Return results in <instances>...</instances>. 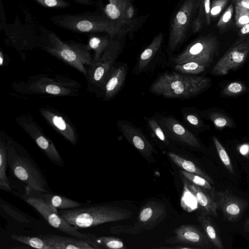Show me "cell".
<instances>
[{"label":"cell","mask_w":249,"mask_h":249,"mask_svg":"<svg viewBox=\"0 0 249 249\" xmlns=\"http://www.w3.org/2000/svg\"><path fill=\"white\" fill-rule=\"evenodd\" d=\"M38 48L82 73L87 74V67L93 57L86 44L74 41H64L54 32L40 26Z\"/></svg>","instance_id":"6da1fadb"},{"label":"cell","mask_w":249,"mask_h":249,"mask_svg":"<svg viewBox=\"0 0 249 249\" xmlns=\"http://www.w3.org/2000/svg\"><path fill=\"white\" fill-rule=\"evenodd\" d=\"M210 83L207 77L166 71L152 83L149 91L164 98L184 100L200 94Z\"/></svg>","instance_id":"7a4b0ae2"},{"label":"cell","mask_w":249,"mask_h":249,"mask_svg":"<svg viewBox=\"0 0 249 249\" xmlns=\"http://www.w3.org/2000/svg\"><path fill=\"white\" fill-rule=\"evenodd\" d=\"M12 87L16 92L24 95L78 96L82 85L66 76L52 77L41 73L31 76L25 81H15Z\"/></svg>","instance_id":"3957f363"},{"label":"cell","mask_w":249,"mask_h":249,"mask_svg":"<svg viewBox=\"0 0 249 249\" xmlns=\"http://www.w3.org/2000/svg\"><path fill=\"white\" fill-rule=\"evenodd\" d=\"M59 215L76 229L87 228L131 217V211L108 205L95 204L59 210Z\"/></svg>","instance_id":"277c9868"},{"label":"cell","mask_w":249,"mask_h":249,"mask_svg":"<svg viewBox=\"0 0 249 249\" xmlns=\"http://www.w3.org/2000/svg\"><path fill=\"white\" fill-rule=\"evenodd\" d=\"M12 139L8 153V166L16 178L24 183L26 192L49 193L47 179L28 153Z\"/></svg>","instance_id":"5b68a950"},{"label":"cell","mask_w":249,"mask_h":249,"mask_svg":"<svg viewBox=\"0 0 249 249\" xmlns=\"http://www.w3.org/2000/svg\"><path fill=\"white\" fill-rule=\"evenodd\" d=\"M54 25L74 33H89L106 32L112 39L119 36L117 24L103 14L84 12L79 14H63L50 18Z\"/></svg>","instance_id":"8992f818"},{"label":"cell","mask_w":249,"mask_h":249,"mask_svg":"<svg viewBox=\"0 0 249 249\" xmlns=\"http://www.w3.org/2000/svg\"><path fill=\"white\" fill-rule=\"evenodd\" d=\"M122 46L119 40L112 38L98 60L91 62L87 67L85 76L87 90L96 94L106 81L110 70L119 56Z\"/></svg>","instance_id":"52a82bcc"},{"label":"cell","mask_w":249,"mask_h":249,"mask_svg":"<svg viewBox=\"0 0 249 249\" xmlns=\"http://www.w3.org/2000/svg\"><path fill=\"white\" fill-rule=\"evenodd\" d=\"M166 214L164 204L150 201L142 206L133 224L113 227L110 228V231L114 234H137L155 228L164 219Z\"/></svg>","instance_id":"ba28073f"},{"label":"cell","mask_w":249,"mask_h":249,"mask_svg":"<svg viewBox=\"0 0 249 249\" xmlns=\"http://www.w3.org/2000/svg\"><path fill=\"white\" fill-rule=\"evenodd\" d=\"M198 0H185L175 14L170 25L167 50L175 51L184 41L197 14Z\"/></svg>","instance_id":"9c48e42d"},{"label":"cell","mask_w":249,"mask_h":249,"mask_svg":"<svg viewBox=\"0 0 249 249\" xmlns=\"http://www.w3.org/2000/svg\"><path fill=\"white\" fill-rule=\"evenodd\" d=\"M218 41L212 35L202 36L189 44L171 59L174 65L195 62L207 66L212 61L218 49Z\"/></svg>","instance_id":"30bf717a"},{"label":"cell","mask_w":249,"mask_h":249,"mask_svg":"<svg viewBox=\"0 0 249 249\" xmlns=\"http://www.w3.org/2000/svg\"><path fill=\"white\" fill-rule=\"evenodd\" d=\"M23 198L39 212L52 227L71 236L88 241L95 249L90 241L92 234L79 232L59 215L57 209L51 207L41 197L36 195L34 196L27 193Z\"/></svg>","instance_id":"8fae6325"},{"label":"cell","mask_w":249,"mask_h":249,"mask_svg":"<svg viewBox=\"0 0 249 249\" xmlns=\"http://www.w3.org/2000/svg\"><path fill=\"white\" fill-rule=\"evenodd\" d=\"M16 121L53 163L63 166V160L54 143L45 135L42 128L30 114L19 115L16 118Z\"/></svg>","instance_id":"7c38bea8"},{"label":"cell","mask_w":249,"mask_h":249,"mask_svg":"<svg viewBox=\"0 0 249 249\" xmlns=\"http://www.w3.org/2000/svg\"><path fill=\"white\" fill-rule=\"evenodd\" d=\"M36 28L29 25L23 26L16 22L12 25L4 26L3 30L7 40L6 44L19 53L38 48L40 27L35 30Z\"/></svg>","instance_id":"4fadbf2b"},{"label":"cell","mask_w":249,"mask_h":249,"mask_svg":"<svg viewBox=\"0 0 249 249\" xmlns=\"http://www.w3.org/2000/svg\"><path fill=\"white\" fill-rule=\"evenodd\" d=\"M249 54V38L236 42L217 61L212 72L215 75H224L241 65Z\"/></svg>","instance_id":"5bb4252c"},{"label":"cell","mask_w":249,"mask_h":249,"mask_svg":"<svg viewBox=\"0 0 249 249\" xmlns=\"http://www.w3.org/2000/svg\"><path fill=\"white\" fill-rule=\"evenodd\" d=\"M167 137L184 145L200 148L201 144L195 135L176 118L171 115H154Z\"/></svg>","instance_id":"9a60e30c"},{"label":"cell","mask_w":249,"mask_h":249,"mask_svg":"<svg viewBox=\"0 0 249 249\" xmlns=\"http://www.w3.org/2000/svg\"><path fill=\"white\" fill-rule=\"evenodd\" d=\"M39 111L55 131L72 144H76L78 141L77 130L66 115L49 107H40Z\"/></svg>","instance_id":"2e32d148"},{"label":"cell","mask_w":249,"mask_h":249,"mask_svg":"<svg viewBox=\"0 0 249 249\" xmlns=\"http://www.w3.org/2000/svg\"><path fill=\"white\" fill-rule=\"evenodd\" d=\"M215 201L217 209L222 213L225 219L231 222L239 218L249 204L247 201L235 196L229 190L215 191Z\"/></svg>","instance_id":"e0dca14e"},{"label":"cell","mask_w":249,"mask_h":249,"mask_svg":"<svg viewBox=\"0 0 249 249\" xmlns=\"http://www.w3.org/2000/svg\"><path fill=\"white\" fill-rule=\"evenodd\" d=\"M117 127L125 139L143 157H149L154 147L142 132L131 122L119 119Z\"/></svg>","instance_id":"ac0fdd59"},{"label":"cell","mask_w":249,"mask_h":249,"mask_svg":"<svg viewBox=\"0 0 249 249\" xmlns=\"http://www.w3.org/2000/svg\"><path fill=\"white\" fill-rule=\"evenodd\" d=\"M127 70L125 63L115 64L96 95L105 101L110 100L114 97L125 82Z\"/></svg>","instance_id":"d6986e66"},{"label":"cell","mask_w":249,"mask_h":249,"mask_svg":"<svg viewBox=\"0 0 249 249\" xmlns=\"http://www.w3.org/2000/svg\"><path fill=\"white\" fill-rule=\"evenodd\" d=\"M175 235L166 240L167 244H187L204 247L210 244V240L199 229L192 225H182L173 231Z\"/></svg>","instance_id":"ffe728a7"},{"label":"cell","mask_w":249,"mask_h":249,"mask_svg":"<svg viewBox=\"0 0 249 249\" xmlns=\"http://www.w3.org/2000/svg\"><path fill=\"white\" fill-rule=\"evenodd\" d=\"M184 186L196 197L201 211L213 217H217V208L215 201V190L211 191L198 186L187 179L183 180Z\"/></svg>","instance_id":"44dd1931"},{"label":"cell","mask_w":249,"mask_h":249,"mask_svg":"<svg viewBox=\"0 0 249 249\" xmlns=\"http://www.w3.org/2000/svg\"><path fill=\"white\" fill-rule=\"evenodd\" d=\"M53 249H94L89 242L76 237L47 234L39 235Z\"/></svg>","instance_id":"7402d4cb"},{"label":"cell","mask_w":249,"mask_h":249,"mask_svg":"<svg viewBox=\"0 0 249 249\" xmlns=\"http://www.w3.org/2000/svg\"><path fill=\"white\" fill-rule=\"evenodd\" d=\"M12 139L4 132L0 135V189L4 191L13 193V190L7 177L8 149Z\"/></svg>","instance_id":"603a6c76"},{"label":"cell","mask_w":249,"mask_h":249,"mask_svg":"<svg viewBox=\"0 0 249 249\" xmlns=\"http://www.w3.org/2000/svg\"><path fill=\"white\" fill-rule=\"evenodd\" d=\"M163 40V34L160 33L152 39L149 45L140 53L134 72L139 74L144 71L160 49Z\"/></svg>","instance_id":"cb8c5ba5"},{"label":"cell","mask_w":249,"mask_h":249,"mask_svg":"<svg viewBox=\"0 0 249 249\" xmlns=\"http://www.w3.org/2000/svg\"><path fill=\"white\" fill-rule=\"evenodd\" d=\"M103 8V15L109 20L118 24L124 21V15L131 0H107Z\"/></svg>","instance_id":"d4e9b609"},{"label":"cell","mask_w":249,"mask_h":249,"mask_svg":"<svg viewBox=\"0 0 249 249\" xmlns=\"http://www.w3.org/2000/svg\"><path fill=\"white\" fill-rule=\"evenodd\" d=\"M210 215L202 212L197 216V220L213 245L219 249L224 246Z\"/></svg>","instance_id":"484cf974"},{"label":"cell","mask_w":249,"mask_h":249,"mask_svg":"<svg viewBox=\"0 0 249 249\" xmlns=\"http://www.w3.org/2000/svg\"><path fill=\"white\" fill-rule=\"evenodd\" d=\"M40 196L51 207L59 210H65L77 208L82 206L83 204L63 196L53 195L49 193L38 192Z\"/></svg>","instance_id":"4316f807"},{"label":"cell","mask_w":249,"mask_h":249,"mask_svg":"<svg viewBox=\"0 0 249 249\" xmlns=\"http://www.w3.org/2000/svg\"><path fill=\"white\" fill-rule=\"evenodd\" d=\"M168 155L175 164L183 170L200 176L208 180L211 184H214V181L211 177L192 161L187 160L173 152H168Z\"/></svg>","instance_id":"83f0119b"},{"label":"cell","mask_w":249,"mask_h":249,"mask_svg":"<svg viewBox=\"0 0 249 249\" xmlns=\"http://www.w3.org/2000/svg\"><path fill=\"white\" fill-rule=\"evenodd\" d=\"M111 38L109 36H100L90 34L86 46L90 51H94L91 62H96L99 59L104 52L108 46Z\"/></svg>","instance_id":"f1b7e54d"},{"label":"cell","mask_w":249,"mask_h":249,"mask_svg":"<svg viewBox=\"0 0 249 249\" xmlns=\"http://www.w3.org/2000/svg\"><path fill=\"white\" fill-rule=\"evenodd\" d=\"M11 238L35 249H53L39 236H29L13 234L11 236Z\"/></svg>","instance_id":"f546056e"},{"label":"cell","mask_w":249,"mask_h":249,"mask_svg":"<svg viewBox=\"0 0 249 249\" xmlns=\"http://www.w3.org/2000/svg\"><path fill=\"white\" fill-rule=\"evenodd\" d=\"M91 241L100 246L101 249H124L126 248L123 241L116 237H96L95 235L93 234Z\"/></svg>","instance_id":"4dcf8cb0"},{"label":"cell","mask_w":249,"mask_h":249,"mask_svg":"<svg viewBox=\"0 0 249 249\" xmlns=\"http://www.w3.org/2000/svg\"><path fill=\"white\" fill-rule=\"evenodd\" d=\"M206 66L195 62H188L180 64L174 65L176 72L189 75H195L203 72Z\"/></svg>","instance_id":"1f68e13d"},{"label":"cell","mask_w":249,"mask_h":249,"mask_svg":"<svg viewBox=\"0 0 249 249\" xmlns=\"http://www.w3.org/2000/svg\"><path fill=\"white\" fill-rule=\"evenodd\" d=\"M144 119L156 137L164 144L168 145L170 142L167 137L156 117L154 116L146 117Z\"/></svg>","instance_id":"d6a6232c"},{"label":"cell","mask_w":249,"mask_h":249,"mask_svg":"<svg viewBox=\"0 0 249 249\" xmlns=\"http://www.w3.org/2000/svg\"><path fill=\"white\" fill-rule=\"evenodd\" d=\"M181 114L184 122L195 128H200L203 126L200 118L193 108L184 107L181 109Z\"/></svg>","instance_id":"836d02e7"},{"label":"cell","mask_w":249,"mask_h":249,"mask_svg":"<svg viewBox=\"0 0 249 249\" xmlns=\"http://www.w3.org/2000/svg\"><path fill=\"white\" fill-rule=\"evenodd\" d=\"M180 173L186 179L190 182L208 190L215 191L214 187H213L211 183L202 177L183 170H180Z\"/></svg>","instance_id":"e575fe53"},{"label":"cell","mask_w":249,"mask_h":249,"mask_svg":"<svg viewBox=\"0 0 249 249\" xmlns=\"http://www.w3.org/2000/svg\"><path fill=\"white\" fill-rule=\"evenodd\" d=\"M196 17L202 19L205 24L209 25L211 22V0H198Z\"/></svg>","instance_id":"d590c367"},{"label":"cell","mask_w":249,"mask_h":249,"mask_svg":"<svg viewBox=\"0 0 249 249\" xmlns=\"http://www.w3.org/2000/svg\"><path fill=\"white\" fill-rule=\"evenodd\" d=\"M213 141L221 160L229 172L230 173L233 174L234 170L233 167L231 164L230 158L225 148L215 136L213 137Z\"/></svg>","instance_id":"8d00e7d4"},{"label":"cell","mask_w":249,"mask_h":249,"mask_svg":"<svg viewBox=\"0 0 249 249\" xmlns=\"http://www.w3.org/2000/svg\"><path fill=\"white\" fill-rule=\"evenodd\" d=\"M235 22L238 28H241L242 26L249 23V10L245 8L235 5Z\"/></svg>","instance_id":"74e56055"},{"label":"cell","mask_w":249,"mask_h":249,"mask_svg":"<svg viewBox=\"0 0 249 249\" xmlns=\"http://www.w3.org/2000/svg\"><path fill=\"white\" fill-rule=\"evenodd\" d=\"M40 5L49 8H65L70 6L66 0H34Z\"/></svg>","instance_id":"f35d334b"},{"label":"cell","mask_w":249,"mask_h":249,"mask_svg":"<svg viewBox=\"0 0 249 249\" xmlns=\"http://www.w3.org/2000/svg\"><path fill=\"white\" fill-rule=\"evenodd\" d=\"M234 13V7L232 3L228 6L225 11L220 17L219 20L217 22L216 26L217 28L222 29L230 23L232 19Z\"/></svg>","instance_id":"ab89813d"},{"label":"cell","mask_w":249,"mask_h":249,"mask_svg":"<svg viewBox=\"0 0 249 249\" xmlns=\"http://www.w3.org/2000/svg\"><path fill=\"white\" fill-rule=\"evenodd\" d=\"M229 0H213L211 5V18L219 16L227 5Z\"/></svg>","instance_id":"60d3db41"},{"label":"cell","mask_w":249,"mask_h":249,"mask_svg":"<svg viewBox=\"0 0 249 249\" xmlns=\"http://www.w3.org/2000/svg\"><path fill=\"white\" fill-rule=\"evenodd\" d=\"M243 85L237 82L231 83L226 87V92L232 94L240 93L243 90Z\"/></svg>","instance_id":"b9f144b4"},{"label":"cell","mask_w":249,"mask_h":249,"mask_svg":"<svg viewBox=\"0 0 249 249\" xmlns=\"http://www.w3.org/2000/svg\"><path fill=\"white\" fill-rule=\"evenodd\" d=\"M204 24H205L204 21L200 18L196 16L191 25V31L194 33H197L202 29Z\"/></svg>","instance_id":"7bdbcfd3"},{"label":"cell","mask_w":249,"mask_h":249,"mask_svg":"<svg viewBox=\"0 0 249 249\" xmlns=\"http://www.w3.org/2000/svg\"><path fill=\"white\" fill-rule=\"evenodd\" d=\"M135 13V7L131 3L128 6L125 12L124 15V21L126 22L134 20Z\"/></svg>","instance_id":"ee69618b"},{"label":"cell","mask_w":249,"mask_h":249,"mask_svg":"<svg viewBox=\"0 0 249 249\" xmlns=\"http://www.w3.org/2000/svg\"><path fill=\"white\" fill-rule=\"evenodd\" d=\"M213 120L214 124L218 127H223L228 124L227 120L222 117L213 118Z\"/></svg>","instance_id":"f6af8a7d"},{"label":"cell","mask_w":249,"mask_h":249,"mask_svg":"<svg viewBox=\"0 0 249 249\" xmlns=\"http://www.w3.org/2000/svg\"><path fill=\"white\" fill-rule=\"evenodd\" d=\"M8 65V59L7 55L2 51H0V66L3 67Z\"/></svg>","instance_id":"bcb514c9"},{"label":"cell","mask_w":249,"mask_h":249,"mask_svg":"<svg viewBox=\"0 0 249 249\" xmlns=\"http://www.w3.org/2000/svg\"><path fill=\"white\" fill-rule=\"evenodd\" d=\"M235 5L242 6L249 10V0H234Z\"/></svg>","instance_id":"7dc6e473"},{"label":"cell","mask_w":249,"mask_h":249,"mask_svg":"<svg viewBox=\"0 0 249 249\" xmlns=\"http://www.w3.org/2000/svg\"><path fill=\"white\" fill-rule=\"evenodd\" d=\"M239 33L241 36H245L249 34V23L245 24L240 28Z\"/></svg>","instance_id":"c3c4849f"},{"label":"cell","mask_w":249,"mask_h":249,"mask_svg":"<svg viewBox=\"0 0 249 249\" xmlns=\"http://www.w3.org/2000/svg\"><path fill=\"white\" fill-rule=\"evenodd\" d=\"M240 153L243 155H246L249 153V145L244 144L239 148Z\"/></svg>","instance_id":"681fc988"},{"label":"cell","mask_w":249,"mask_h":249,"mask_svg":"<svg viewBox=\"0 0 249 249\" xmlns=\"http://www.w3.org/2000/svg\"><path fill=\"white\" fill-rule=\"evenodd\" d=\"M75 2L84 5H92L93 2L92 0H72Z\"/></svg>","instance_id":"f907efd6"},{"label":"cell","mask_w":249,"mask_h":249,"mask_svg":"<svg viewBox=\"0 0 249 249\" xmlns=\"http://www.w3.org/2000/svg\"><path fill=\"white\" fill-rule=\"evenodd\" d=\"M244 229H245V231L249 232V217L246 220V221L245 223Z\"/></svg>","instance_id":"816d5d0a"},{"label":"cell","mask_w":249,"mask_h":249,"mask_svg":"<svg viewBox=\"0 0 249 249\" xmlns=\"http://www.w3.org/2000/svg\"></svg>","instance_id":"f5cc1de1"}]
</instances>
